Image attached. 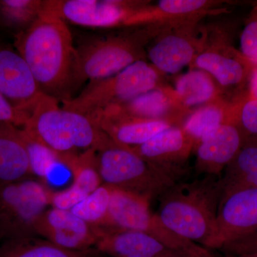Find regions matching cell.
I'll list each match as a JSON object with an SVG mask.
<instances>
[{
    "mask_svg": "<svg viewBox=\"0 0 257 257\" xmlns=\"http://www.w3.org/2000/svg\"><path fill=\"white\" fill-rule=\"evenodd\" d=\"M14 47L31 71L41 92L62 101L73 86L75 49L67 23L42 14L15 37Z\"/></svg>",
    "mask_w": 257,
    "mask_h": 257,
    "instance_id": "obj_1",
    "label": "cell"
},
{
    "mask_svg": "<svg viewBox=\"0 0 257 257\" xmlns=\"http://www.w3.org/2000/svg\"><path fill=\"white\" fill-rule=\"evenodd\" d=\"M221 196L220 177L179 182L159 197L156 214L175 234L209 249Z\"/></svg>",
    "mask_w": 257,
    "mask_h": 257,
    "instance_id": "obj_2",
    "label": "cell"
},
{
    "mask_svg": "<svg viewBox=\"0 0 257 257\" xmlns=\"http://www.w3.org/2000/svg\"><path fill=\"white\" fill-rule=\"evenodd\" d=\"M22 128L57 154L67 167L74 157L111 141L92 118L61 107L57 99L45 94Z\"/></svg>",
    "mask_w": 257,
    "mask_h": 257,
    "instance_id": "obj_3",
    "label": "cell"
},
{
    "mask_svg": "<svg viewBox=\"0 0 257 257\" xmlns=\"http://www.w3.org/2000/svg\"><path fill=\"white\" fill-rule=\"evenodd\" d=\"M159 30V24L133 27L83 44L75 49L73 84L108 78L138 61L147 60V47Z\"/></svg>",
    "mask_w": 257,
    "mask_h": 257,
    "instance_id": "obj_4",
    "label": "cell"
},
{
    "mask_svg": "<svg viewBox=\"0 0 257 257\" xmlns=\"http://www.w3.org/2000/svg\"><path fill=\"white\" fill-rule=\"evenodd\" d=\"M95 162L102 184L150 200L160 197L178 183L130 147L117 145L112 140L96 152Z\"/></svg>",
    "mask_w": 257,
    "mask_h": 257,
    "instance_id": "obj_5",
    "label": "cell"
},
{
    "mask_svg": "<svg viewBox=\"0 0 257 257\" xmlns=\"http://www.w3.org/2000/svg\"><path fill=\"white\" fill-rule=\"evenodd\" d=\"M165 77L148 61H138L114 76L90 82L79 95L62 101V106L92 117L109 106L163 87L167 84Z\"/></svg>",
    "mask_w": 257,
    "mask_h": 257,
    "instance_id": "obj_6",
    "label": "cell"
},
{
    "mask_svg": "<svg viewBox=\"0 0 257 257\" xmlns=\"http://www.w3.org/2000/svg\"><path fill=\"white\" fill-rule=\"evenodd\" d=\"M204 47L189 69L207 72L219 86L223 98L232 103L247 92L253 65L233 45L231 30L219 25L205 26Z\"/></svg>",
    "mask_w": 257,
    "mask_h": 257,
    "instance_id": "obj_7",
    "label": "cell"
},
{
    "mask_svg": "<svg viewBox=\"0 0 257 257\" xmlns=\"http://www.w3.org/2000/svg\"><path fill=\"white\" fill-rule=\"evenodd\" d=\"M150 199L112 187L105 220L98 226L102 231L133 230L160 239L170 247L194 257H216L212 251L175 234L157 214L150 210Z\"/></svg>",
    "mask_w": 257,
    "mask_h": 257,
    "instance_id": "obj_8",
    "label": "cell"
},
{
    "mask_svg": "<svg viewBox=\"0 0 257 257\" xmlns=\"http://www.w3.org/2000/svg\"><path fill=\"white\" fill-rule=\"evenodd\" d=\"M50 192L31 178L0 184V241L36 236L35 225L50 205Z\"/></svg>",
    "mask_w": 257,
    "mask_h": 257,
    "instance_id": "obj_9",
    "label": "cell"
},
{
    "mask_svg": "<svg viewBox=\"0 0 257 257\" xmlns=\"http://www.w3.org/2000/svg\"><path fill=\"white\" fill-rule=\"evenodd\" d=\"M200 23H158L160 30L147 47V60L165 75L189 67L205 42V26Z\"/></svg>",
    "mask_w": 257,
    "mask_h": 257,
    "instance_id": "obj_10",
    "label": "cell"
},
{
    "mask_svg": "<svg viewBox=\"0 0 257 257\" xmlns=\"http://www.w3.org/2000/svg\"><path fill=\"white\" fill-rule=\"evenodd\" d=\"M147 3L130 0H45L43 14L87 28H132L135 16Z\"/></svg>",
    "mask_w": 257,
    "mask_h": 257,
    "instance_id": "obj_11",
    "label": "cell"
},
{
    "mask_svg": "<svg viewBox=\"0 0 257 257\" xmlns=\"http://www.w3.org/2000/svg\"><path fill=\"white\" fill-rule=\"evenodd\" d=\"M0 93L15 109L29 115L44 94L23 57L1 39Z\"/></svg>",
    "mask_w": 257,
    "mask_h": 257,
    "instance_id": "obj_12",
    "label": "cell"
},
{
    "mask_svg": "<svg viewBox=\"0 0 257 257\" xmlns=\"http://www.w3.org/2000/svg\"><path fill=\"white\" fill-rule=\"evenodd\" d=\"M195 145V142L182 126H173L157 134L146 143L130 148L179 183L187 173V161L194 152Z\"/></svg>",
    "mask_w": 257,
    "mask_h": 257,
    "instance_id": "obj_13",
    "label": "cell"
},
{
    "mask_svg": "<svg viewBox=\"0 0 257 257\" xmlns=\"http://www.w3.org/2000/svg\"><path fill=\"white\" fill-rule=\"evenodd\" d=\"M257 229V189H244L221 196L214 237L209 249Z\"/></svg>",
    "mask_w": 257,
    "mask_h": 257,
    "instance_id": "obj_14",
    "label": "cell"
},
{
    "mask_svg": "<svg viewBox=\"0 0 257 257\" xmlns=\"http://www.w3.org/2000/svg\"><path fill=\"white\" fill-rule=\"evenodd\" d=\"M35 235L66 249L83 251L95 247L99 231L70 210L52 207L39 218Z\"/></svg>",
    "mask_w": 257,
    "mask_h": 257,
    "instance_id": "obj_15",
    "label": "cell"
},
{
    "mask_svg": "<svg viewBox=\"0 0 257 257\" xmlns=\"http://www.w3.org/2000/svg\"><path fill=\"white\" fill-rule=\"evenodd\" d=\"M244 139L231 120L221 124L196 145L194 170L199 175L221 177L239 153Z\"/></svg>",
    "mask_w": 257,
    "mask_h": 257,
    "instance_id": "obj_16",
    "label": "cell"
},
{
    "mask_svg": "<svg viewBox=\"0 0 257 257\" xmlns=\"http://www.w3.org/2000/svg\"><path fill=\"white\" fill-rule=\"evenodd\" d=\"M101 111L140 119L168 121L174 126H181L190 113L179 104L173 87L168 84Z\"/></svg>",
    "mask_w": 257,
    "mask_h": 257,
    "instance_id": "obj_17",
    "label": "cell"
},
{
    "mask_svg": "<svg viewBox=\"0 0 257 257\" xmlns=\"http://www.w3.org/2000/svg\"><path fill=\"white\" fill-rule=\"evenodd\" d=\"M95 248L112 257H194L162 242L143 231L133 230L101 231Z\"/></svg>",
    "mask_w": 257,
    "mask_h": 257,
    "instance_id": "obj_18",
    "label": "cell"
},
{
    "mask_svg": "<svg viewBox=\"0 0 257 257\" xmlns=\"http://www.w3.org/2000/svg\"><path fill=\"white\" fill-rule=\"evenodd\" d=\"M90 118L114 143L126 147L143 145L157 134L174 126L168 121L140 119L104 111Z\"/></svg>",
    "mask_w": 257,
    "mask_h": 257,
    "instance_id": "obj_19",
    "label": "cell"
},
{
    "mask_svg": "<svg viewBox=\"0 0 257 257\" xmlns=\"http://www.w3.org/2000/svg\"><path fill=\"white\" fill-rule=\"evenodd\" d=\"M224 1L214 0H161L149 3L140 14L141 26L156 23H173L202 20L211 15L226 12Z\"/></svg>",
    "mask_w": 257,
    "mask_h": 257,
    "instance_id": "obj_20",
    "label": "cell"
},
{
    "mask_svg": "<svg viewBox=\"0 0 257 257\" xmlns=\"http://www.w3.org/2000/svg\"><path fill=\"white\" fill-rule=\"evenodd\" d=\"M32 175L23 128L0 121V184L20 182Z\"/></svg>",
    "mask_w": 257,
    "mask_h": 257,
    "instance_id": "obj_21",
    "label": "cell"
},
{
    "mask_svg": "<svg viewBox=\"0 0 257 257\" xmlns=\"http://www.w3.org/2000/svg\"><path fill=\"white\" fill-rule=\"evenodd\" d=\"M173 89L179 104L190 112L214 101L225 100L215 80L201 69H189L177 77Z\"/></svg>",
    "mask_w": 257,
    "mask_h": 257,
    "instance_id": "obj_22",
    "label": "cell"
},
{
    "mask_svg": "<svg viewBox=\"0 0 257 257\" xmlns=\"http://www.w3.org/2000/svg\"><path fill=\"white\" fill-rule=\"evenodd\" d=\"M222 195L244 189H257V142L245 141L220 177Z\"/></svg>",
    "mask_w": 257,
    "mask_h": 257,
    "instance_id": "obj_23",
    "label": "cell"
},
{
    "mask_svg": "<svg viewBox=\"0 0 257 257\" xmlns=\"http://www.w3.org/2000/svg\"><path fill=\"white\" fill-rule=\"evenodd\" d=\"M99 253L95 248L66 249L37 236L7 240L0 245V257H97Z\"/></svg>",
    "mask_w": 257,
    "mask_h": 257,
    "instance_id": "obj_24",
    "label": "cell"
},
{
    "mask_svg": "<svg viewBox=\"0 0 257 257\" xmlns=\"http://www.w3.org/2000/svg\"><path fill=\"white\" fill-rule=\"evenodd\" d=\"M231 106V103L223 99L200 106L189 113L181 126L197 145L204 137L229 121Z\"/></svg>",
    "mask_w": 257,
    "mask_h": 257,
    "instance_id": "obj_25",
    "label": "cell"
},
{
    "mask_svg": "<svg viewBox=\"0 0 257 257\" xmlns=\"http://www.w3.org/2000/svg\"><path fill=\"white\" fill-rule=\"evenodd\" d=\"M42 0H0V28L16 36L43 14Z\"/></svg>",
    "mask_w": 257,
    "mask_h": 257,
    "instance_id": "obj_26",
    "label": "cell"
},
{
    "mask_svg": "<svg viewBox=\"0 0 257 257\" xmlns=\"http://www.w3.org/2000/svg\"><path fill=\"white\" fill-rule=\"evenodd\" d=\"M111 192L112 187L102 184L70 211L88 224L98 227L107 215Z\"/></svg>",
    "mask_w": 257,
    "mask_h": 257,
    "instance_id": "obj_27",
    "label": "cell"
},
{
    "mask_svg": "<svg viewBox=\"0 0 257 257\" xmlns=\"http://www.w3.org/2000/svg\"><path fill=\"white\" fill-rule=\"evenodd\" d=\"M23 133L28 148L32 175L40 179H47L57 166L60 164L63 165L60 157L43 144L32 138L24 130Z\"/></svg>",
    "mask_w": 257,
    "mask_h": 257,
    "instance_id": "obj_28",
    "label": "cell"
},
{
    "mask_svg": "<svg viewBox=\"0 0 257 257\" xmlns=\"http://www.w3.org/2000/svg\"><path fill=\"white\" fill-rule=\"evenodd\" d=\"M230 120L239 127L244 142H257V100L247 92L231 104Z\"/></svg>",
    "mask_w": 257,
    "mask_h": 257,
    "instance_id": "obj_29",
    "label": "cell"
},
{
    "mask_svg": "<svg viewBox=\"0 0 257 257\" xmlns=\"http://www.w3.org/2000/svg\"><path fill=\"white\" fill-rule=\"evenodd\" d=\"M239 51L253 66L257 65V5L251 10L241 30Z\"/></svg>",
    "mask_w": 257,
    "mask_h": 257,
    "instance_id": "obj_30",
    "label": "cell"
},
{
    "mask_svg": "<svg viewBox=\"0 0 257 257\" xmlns=\"http://www.w3.org/2000/svg\"><path fill=\"white\" fill-rule=\"evenodd\" d=\"M218 251L224 254L237 256L257 254V229L230 240Z\"/></svg>",
    "mask_w": 257,
    "mask_h": 257,
    "instance_id": "obj_31",
    "label": "cell"
},
{
    "mask_svg": "<svg viewBox=\"0 0 257 257\" xmlns=\"http://www.w3.org/2000/svg\"><path fill=\"white\" fill-rule=\"evenodd\" d=\"M30 115L19 111L0 93V121L11 123L18 127L23 128Z\"/></svg>",
    "mask_w": 257,
    "mask_h": 257,
    "instance_id": "obj_32",
    "label": "cell"
},
{
    "mask_svg": "<svg viewBox=\"0 0 257 257\" xmlns=\"http://www.w3.org/2000/svg\"><path fill=\"white\" fill-rule=\"evenodd\" d=\"M247 94L250 97L257 100V65L253 66L251 74H250L248 83Z\"/></svg>",
    "mask_w": 257,
    "mask_h": 257,
    "instance_id": "obj_33",
    "label": "cell"
},
{
    "mask_svg": "<svg viewBox=\"0 0 257 257\" xmlns=\"http://www.w3.org/2000/svg\"><path fill=\"white\" fill-rule=\"evenodd\" d=\"M216 257H257V254L241 255V256H237V255L224 254V253H219V255L216 254Z\"/></svg>",
    "mask_w": 257,
    "mask_h": 257,
    "instance_id": "obj_34",
    "label": "cell"
},
{
    "mask_svg": "<svg viewBox=\"0 0 257 257\" xmlns=\"http://www.w3.org/2000/svg\"></svg>",
    "mask_w": 257,
    "mask_h": 257,
    "instance_id": "obj_35",
    "label": "cell"
}]
</instances>
